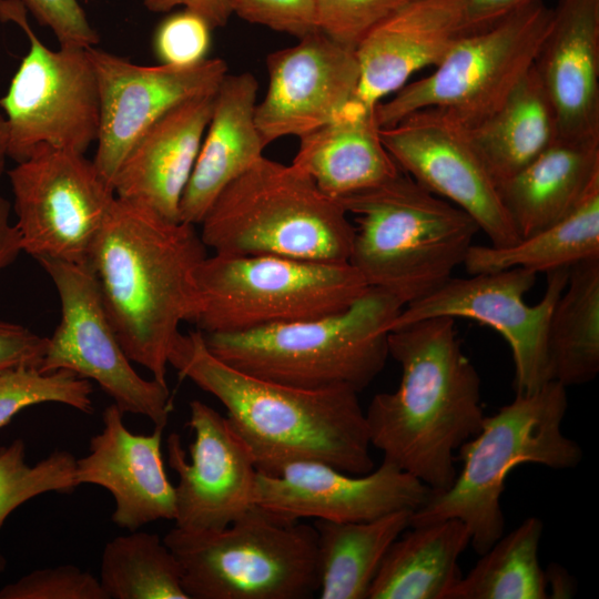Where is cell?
<instances>
[{
  "instance_id": "1f68e13d",
  "label": "cell",
  "mask_w": 599,
  "mask_h": 599,
  "mask_svg": "<svg viewBox=\"0 0 599 599\" xmlns=\"http://www.w3.org/2000/svg\"><path fill=\"white\" fill-rule=\"evenodd\" d=\"M542 531L539 518H526L480 555L446 599H546L545 571L538 559Z\"/></svg>"
},
{
  "instance_id": "4fadbf2b",
  "label": "cell",
  "mask_w": 599,
  "mask_h": 599,
  "mask_svg": "<svg viewBox=\"0 0 599 599\" xmlns=\"http://www.w3.org/2000/svg\"><path fill=\"white\" fill-rule=\"evenodd\" d=\"M52 280L61 303V319L39 370L67 369L99 384L124 413L148 417L165 428L172 403L167 385L144 379L132 367L105 311L89 264L37 260Z\"/></svg>"
},
{
  "instance_id": "d590c367",
  "label": "cell",
  "mask_w": 599,
  "mask_h": 599,
  "mask_svg": "<svg viewBox=\"0 0 599 599\" xmlns=\"http://www.w3.org/2000/svg\"><path fill=\"white\" fill-rule=\"evenodd\" d=\"M415 0H315L316 29L355 50L378 23Z\"/></svg>"
},
{
  "instance_id": "83f0119b",
  "label": "cell",
  "mask_w": 599,
  "mask_h": 599,
  "mask_svg": "<svg viewBox=\"0 0 599 599\" xmlns=\"http://www.w3.org/2000/svg\"><path fill=\"white\" fill-rule=\"evenodd\" d=\"M466 130L495 183L517 173L559 136L555 110L534 68L494 113Z\"/></svg>"
},
{
  "instance_id": "30bf717a",
  "label": "cell",
  "mask_w": 599,
  "mask_h": 599,
  "mask_svg": "<svg viewBox=\"0 0 599 599\" xmlns=\"http://www.w3.org/2000/svg\"><path fill=\"white\" fill-rule=\"evenodd\" d=\"M551 9L530 3L481 30L463 33L435 70L375 108L380 129L425 109L468 129L494 113L532 68Z\"/></svg>"
},
{
  "instance_id": "e575fe53",
  "label": "cell",
  "mask_w": 599,
  "mask_h": 599,
  "mask_svg": "<svg viewBox=\"0 0 599 599\" xmlns=\"http://www.w3.org/2000/svg\"><path fill=\"white\" fill-rule=\"evenodd\" d=\"M92 385L67 369L42 373L37 367L20 366L0 374V428L20 410L41 403H61L91 414Z\"/></svg>"
},
{
  "instance_id": "7402d4cb",
  "label": "cell",
  "mask_w": 599,
  "mask_h": 599,
  "mask_svg": "<svg viewBox=\"0 0 599 599\" xmlns=\"http://www.w3.org/2000/svg\"><path fill=\"white\" fill-rule=\"evenodd\" d=\"M189 100L154 122L132 145L113 182L116 197L180 222V204L214 102Z\"/></svg>"
},
{
  "instance_id": "f35d334b",
  "label": "cell",
  "mask_w": 599,
  "mask_h": 599,
  "mask_svg": "<svg viewBox=\"0 0 599 599\" xmlns=\"http://www.w3.org/2000/svg\"><path fill=\"white\" fill-rule=\"evenodd\" d=\"M232 14L301 39L316 29L315 0H227Z\"/></svg>"
},
{
  "instance_id": "b9f144b4",
  "label": "cell",
  "mask_w": 599,
  "mask_h": 599,
  "mask_svg": "<svg viewBox=\"0 0 599 599\" xmlns=\"http://www.w3.org/2000/svg\"><path fill=\"white\" fill-rule=\"evenodd\" d=\"M463 33L485 29L510 13L541 0H445Z\"/></svg>"
},
{
  "instance_id": "f6af8a7d",
  "label": "cell",
  "mask_w": 599,
  "mask_h": 599,
  "mask_svg": "<svg viewBox=\"0 0 599 599\" xmlns=\"http://www.w3.org/2000/svg\"><path fill=\"white\" fill-rule=\"evenodd\" d=\"M545 571L547 598H571L575 592L573 578L558 564H551Z\"/></svg>"
},
{
  "instance_id": "ba28073f",
  "label": "cell",
  "mask_w": 599,
  "mask_h": 599,
  "mask_svg": "<svg viewBox=\"0 0 599 599\" xmlns=\"http://www.w3.org/2000/svg\"><path fill=\"white\" fill-rule=\"evenodd\" d=\"M189 599H307L317 595L314 526L255 505L219 530L177 527L163 538Z\"/></svg>"
},
{
  "instance_id": "7c38bea8",
  "label": "cell",
  "mask_w": 599,
  "mask_h": 599,
  "mask_svg": "<svg viewBox=\"0 0 599 599\" xmlns=\"http://www.w3.org/2000/svg\"><path fill=\"white\" fill-rule=\"evenodd\" d=\"M8 176L22 251L35 260L88 264L115 200L93 161L43 145Z\"/></svg>"
},
{
  "instance_id": "ab89813d",
  "label": "cell",
  "mask_w": 599,
  "mask_h": 599,
  "mask_svg": "<svg viewBox=\"0 0 599 599\" xmlns=\"http://www.w3.org/2000/svg\"><path fill=\"white\" fill-rule=\"evenodd\" d=\"M39 24L52 30L60 47L91 48L99 34L78 0H21Z\"/></svg>"
},
{
  "instance_id": "44dd1931",
  "label": "cell",
  "mask_w": 599,
  "mask_h": 599,
  "mask_svg": "<svg viewBox=\"0 0 599 599\" xmlns=\"http://www.w3.org/2000/svg\"><path fill=\"white\" fill-rule=\"evenodd\" d=\"M532 68L559 136L599 139V0H558Z\"/></svg>"
},
{
  "instance_id": "7bdbcfd3",
  "label": "cell",
  "mask_w": 599,
  "mask_h": 599,
  "mask_svg": "<svg viewBox=\"0 0 599 599\" xmlns=\"http://www.w3.org/2000/svg\"><path fill=\"white\" fill-rule=\"evenodd\" d=\"M143 6L151 12H170L175 7L193 11L202 17L212 29L224 27L232 11L227 0H142Z\"/></svg>"
},
{
  "instance_id": "74e56055",
  "label": "cell",
  "mask_w": 599,
  "mask_h": 599,
  "mask_svg": "<svg viewBox=\"0 0 599 599\" xmlns=\"http://www.w3.org/2000/svg\"><path fill=\"white\" fill-rule=\"evenodd\" d=\"M211 26L199 14L183 9L167 16L156 28L154 50L163 64L189 65L206 59Z\"/></svg>"
},
{
  "instance_id": "3957f363",
  "label": "cell",
  "mask_w": 599,
  "mask_h": 599,
  "mask_svg": "<svg viewBox=\"0 0 599 599\" xmlns=\"http://www.w3.org/2000/svg\"><path fill=\"white\" fill-rule=\"evenodd\" d=\"M206 248L195 225L115 196L89 257L126 356L163 385L180 325L194 314Z\"/></svg>"
},
{
  "instance_id": "52a82bcc",
  "label": "cell",
  "mask_w": 599,
  "mask_h": 599,
  "mask_svg": "<svg viewBox=\"0 0 599 599\" xmlns=\"http://www.w3.org/2000/svg\"><path fill=\"white\" fill-rule=\"evenodd\" d=\"M200 235L213 253L347 263L355 226L301 167L264 155L214 200Z\"/></svg>"
},
{
  "instance_id": "ffe728a7",
  "label": "cell",
  "mask_w": 599,
  "mask_h": 599,
  "mask_svg": "<svg viewBox=\"0 0 599 599\" xmlns=\"http://www.w3.org/2000/svg\"><path fill=\"white\" fill-rule=\"evenodd\" d=\"M103 429L90 440V453L75 459V481L110 491L115 501L112 521L134 531L158 519H174V486L164 469L163 428L150 435L133 434L113 403L102 415Z\"/></svg>"
},
{
  "instance_id": "e0dca14e",
  "label": "cell",
  "mask_w": 599,
  "mask_h": 599,
  "mask_svg": "<svg viewBox=\"0 0 599 599\" xmlns=\"http://www.w3.org/2000/svg\"><path fill=\"white\" fill-rule=\"evenodd\" d=\"M187 425L194 433L190 463L177 434L166 440L169 465L179 476L175 527L189 531L223 529L256 505L258 471L226 416L195 399L190 403Z\"/></svg>"
},
{
  "instance_id": "603a6c76",
  "label": "cell",
  "mask_w": 599,
  "mask_h": 599,
  "mask_svg": "<svg viewBox=\"0 0 599 599\" xmlns=\"http://www.w3.org/2000/svg\"><path fill=\"white\" fill-rule=\"evenodd\" d=\"M461 34L445 0H415L396 11L355 49L359 82L351 105L375 110L415 72L437 65Z\"/></svg>"
},
{
  "instance_id": "9a60e30c",
  "label": "cell",
  "mask_w": 599,
  "mask_h": 599,
  "mask_svg": "<svg viewBox=\"0 0 599 599\" xmlns=\"http://www.w3.org/2000/svg\"><path fill=\"white\" fill-rule=\"evenodd\" d=\"M379 134L403 172L470 215L491 245L508 246L520 240L461 124L441 111L425 109L380 129Z\"/></svg>"
},
{
  "instance_id": "ac0fdd59",
  "label": "cell",
  "mask_w": 599,
  "mask_h": 599,
  "mask_svg": "<svg viewBox=\"0 0 599 599\" xmlns=\"http://www.w3.org/2000/svg\"><path fill=\"white\" fill-rule=\"evenodd\" d=\"M432 491L385 459L364 475H351L319 461H296L276 475L257 474L255 504L290 520L357 522L404 509L415 511Z\"/></svg>"
},
{
  "instance_id": "9c48e42d",
  "label": "cell",
  "mask_w": 599,
  "mask_h": 599,
  "mask_svg": "<svg viewBox=\"0 0 599 599\" xmlns=\"http://www.w3.org/2000/svg\"><path fill=\"white\" fill-rule=\"evenodd\" d=\"M191 323L203 334L241 333L346 309L369 288L348 262L213 253L195 273Z\"/></svg>"
},
{
  "instance_id": "6da1fadb",
  "label": "cell",
  "mask_w": 599,
  "mask_h": 599,
  "mask_svg": "<svg viewBox=\"0 0 599 599\" xmlns=\"http://www.w3.org/2000/svg\"><path fill=\"white\" fill-rule=\"evenodd\" d=\"M169 365L225 407L258 473L276 475L296 461H319L351 475L373 470L357 392L308 390L243 373L214 356L199 329L177 335Z\"/></svg>"
},
{
  "instance_id": "2e32d148",
  "label": "cell",
  "mask_w": 599,
  "mask_h": 599,
  "mask_svg": "<svg viewBox=\"0 0 599 599\" xmlns=\"http://www.w3.org/2000/svg\"><path fill=\"white\" fill-rule=\"evenodd\" d=\"M87 50L100 102L92 161L112 189L125 155L154 122L189 100L215 94L229 73L226 62L220 58L189 65L148 67L94 47Z\"/></svg>"
},
{
  "instance_id": "8fae6325",
  "label": "cell",
  "mask_w": 599,
  "mask_h": 599,
  "mask_svg": "<svg viewBox=\"0 0 599 599\" xmlns=\"http://www.w3.org/2000/svg\"><path fill=\"white\" fill-rule=\"evenodd\" d=\"M21 0H0V20L14 22L29 40L28 53L0 99L9 128L8 156L27 159L39 146L87 152L97 141L100 102L85 48H48L31 29Z\"/></svg>"
},
{
  "instance_id": "d6a6232c",
  "label": "cell",
  "mask_w": 599,
  "mask_h": 599,
  "mask_svg": "<svg viewBox=\"0 0 599 599\" xmlns=\"http://www.w3.org/2000/svg\"><path fill=\"white\" fill-rule=\"evenodd\" d=\"M98 579L108 599H189L179 561L156 534L134 530L110 540Z\"/></svg>"
},
{
  "instance_id": "d4e9b609",
  "label": "cell",
  "mask_w": 599,
  "mask_h": 599,
  "mask_svg": "<svg viewBox=\"0 0 599 599\" xmlns=\"http://www.w3.org/2000/svg\"><path fill=\"white\" fill-rule=\"evenodd\" d=\"M599 182V139L558 136L514 175L496 183L520 238L567 216Z\"/></svg>"
},
{
  "instance_id": "8992f818",
  "label": "cell",
  "mask_w": 599,
  "mask_h": 599,
  "mask_svg": "<svg viewBox=\"0 0 599 599\" xmlns=\"http://www.w3.org/2000/svg\"><path fill=\"white\" fill-rule=\"evenodd\" d=\"M404 305L369 287L327 316L229 334H203L209 351L253 376L308 390L365 389L384 368L390 325Z\"/></svg>"
},
{
  "instance_id": "cb8c5ba5",
  "label": "cell",
  "mask_w": 599,
  "mask_h": 599,
  "mask_svg": "<svg viewBox=\"0 0 599 599\" xmlns=\"http://www.w3.org/2000/svg\"><path fill=\"white\" fill-rule=\"evenodd\" d=\"M258 91L250 72L226 74L180 204V221L199 225L217 195L263 156L255 124Z\"/></svg>"
},
{
  "instance_id": "bcb514c9",
  "label": "cell",
  "mask_w": 599,
  "mask_h": 599,
  "mask_svg": "<svg viewBox=\"0 0 599 599\" xmlns=\"http://www.w3.org/2000/svg\"><path fill=\"white\" fill-rule=\"evenodd\" d=\"M9 146V128L4 112L0 104V176L3 172Z\"/></svg>"
},
{
  "instance_id": "836d02e7",
  "label": "cell",
  "mask_w": 599,
  "mask_h": 599,
  "mask_svg": "<svg viewBox=\"0 0 599 599\" xmlns=\"http://www.w3.org/2000/svg\"><path fill=\"white\" fill-rule=\"evenodd\" d=\"M75 458L55 450L33 466L26 463L22 439L0 447V529L6 518L27 500L48 491L69 493L78 486ZM6 562L0 555V571Z\"/></svg>"
},
{
  "instance_id": "4dcf8cb0",
  "label": "cell",
  "mask_w": 599,
  "mask_h": 599,
  "mask_svg": "<svg viewBox=\"0 0 599 599\" xmlns=\"http://www.w3.org/2000/svg\"><path fill=\"white\" fill-rule=\"evenodd\" d=\"M599 257V182L564 219L508 246L471 245L464 265L471 274L524 267L535 273Z\"/></svg>"
},
{
  "instance_id": "f1b7e54d",
  "label": "cell",
  "mask_w": 599,
  "mask_h": 599,
  "mask_svg": "<svg viewBox=\"0 0 599 599\" xmlns=\"http://www.w3.org/2000/svg\"><path fill=\"white\" fill-rule=\"evenodd\" d=\"M412 510L368 521L316 519L318 598L366 599L389 546L410 527Z\"/></svg>"
},
{
  "instance_id": "277c9868",
  "label": "cell",
  "mask_w": 599,
  "mask_h": 599,
  "mask_svg": "<svg viewBox=\"0 0 599 599\" xmlns=\"http://www.w3.org/2000/svg\"><path fill=\"white\" fill-rule=\"evenodd\" d=\"M567 409V387L549 380L485 416L479 433L458 448L463 468L454 483L432 491L413 511L410 527L459 519L470 532L474 550L486 552L504 534L500 497L514 468L537 464L562 470L580 464L582 449L561 428Z\"/></svg>"
},
{
  "instance_id": "8d00e7d4",
  "label": "cell",
  "mask_w": 599,
  "mask_h": 599,
  "mask_svg": "<svg viewBox=\"0 0 599 599\" xmlns=\"http://www.w3.org/2000/svg\"><path fill=\"white\" fill-rule=\"evenodd\" d=\"M0 599H108L99 579L72 565L37 569L0 590Z\"/></svg>"
},
{
  "instance_id": "d6986e66",
  "label": "cell",
  "mask_w": 599,
  "mask_h": 599,
  "mask_svg": "<svg viewBox=\"0 0 599 599\" xmlns=\"http://www.w3.org/2000/svg\"><path fill=\"white\" fill-rule=\"evenodd\" d=\"M267 55L268 87L256 103L255 124L267 146L303 136L335 120L354 101L359 65L355 50L314 31Z\"/></svg>"
},
{
  "instance_id": "4316f807",
  "label": "cell",
  "mask_w": 599,
  "mask_h": 599,
  "mask_svg": "<svg viewBox=\"0 0 599 599\" xmlns=\"http://www.w3.org/2000/svg\"><path fill=\"white\" fill-rule=\"evenodd\" d=\"M387 549L366 599H446L461 578L458 558L470 544L459 519L414 526Z\"/></svg>"
},
{
  "instance_id": "60d3db41",
  "label": "cell",
  "mask_w": 599,
  "mask_h": 599,
  "mask_svg": "<svg viewBox=\"0 0 599 599\" xmlns=\"http://www.w3.org/2000/svg\"><path fill=\"white\" fill-rule=\"evenodd\" d=\"M47 342L20 324L0 321V374L20 366L39 368Z\"/></svg>"
},
{
  "instance_id": "5b68a950",
  "label": "cell",
  "mask_w": 599,
  "mask_h": 599,
  "mask_svg": "<svg viewBox=\"0 0 599 599\" xmlns=\"http://www.w3.org/2000/svg\"><path fill=\"white\" fill-rule=\"evenodd\" d=\"M337 200L357 222L348 263L369 287L404 306L446 283L480 230L470 215L403 171Z\"/></svg>"
},
{
  "instance_id": "f546056e",
  "label": "cell",
  "mask_w": 599,
  "mask_h": 599,
  "mask_svg": "<svg viewBox=\"0 0 599 599\" xmlns=\"http://www.w3.org/2000/svg\"><path fill=\"white\" fill-rule=\"evenodd\" d=\"M546 347L551 380L568 387L598 375L599 257L569 267L567 285L549 318Z\"/></svg>"
},
{
  "instance_id": "5bb4252c",
  "label": "cell",
  "mask_w": 599,
  "mask_h": 599,
  "mask_svg": "<svg viewBox=\"0 0 599 599\" xmlns=\"http://www.w3.org/2000/svg\"><path fill=\"white\" fill-rule=\"evenodd\" d=\"M541 301L527 305L525 295L537 273L524 267L450 277L436 291L405 305L390 331L426 318H469L490 326L508 343L514 361L516 395L535 393L550 379L546 337L552 308L564 292L569 267L546 273ZM389 331V332H390Z\"/></svg>"
},
{
  "instance_id": "7a4b0ae2",
  "label": "cell",
  "mask_w": 599,
  "mask_h": 599,
  "mask_svg": "<svg viewBox=\"0 0 599 599\" xmlns=\"http://www.w3.org/2000/svg\"><path fill=\"white\" fill-rule=\"evenodd\" d=\"M387 343L402 379L395 392L376 394L365 412L370 445L433 491L445 490L457 476L454 450L479 433L485 417L479 374L453 317L392 329Z\"/></svg>"
},
{
  "instance_id": "484cf974",
  "label": "cell",
  "mask_w": 599,
  "mask_h": 599,
  "mask_svg": "<svg viewBox=\"0 0 599 599\" xmlns=\"http://www.w3.org/2000/svg\"><path fill=\"white\" fill-rule=\"evenodd\" d=\"M379 130L375 110L349 105L335 120L301 136L292 163L335 199L377 186L402 171Z\"/></svg>"
},
{
  "instance_id": "ee69618b",
  "label": "cell",
  "mask_w": 599,
  "mask_h": 599,
  "mask_svg": "<svg viewBox=\"0 0 599 599\" xmlns=\"http://www.w3.org/2000/svg\"><path fill=\"white\" fill-rule=\"evenodd\" d=\"M11 205L0 196V274L22 252V244L16 224L10 221Z\"/></svg>"
}]
</instances>
